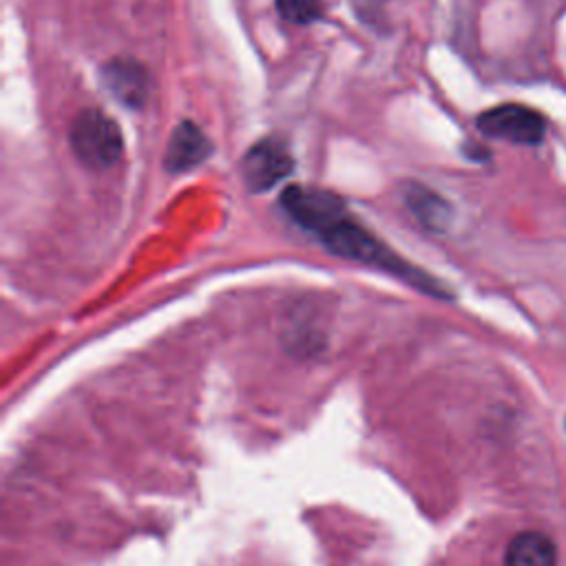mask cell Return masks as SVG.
I'll use <instances>...</instances> for the list:
<instances>
[{
  "label": "cell",
  "instance_id": "cell-2",
  "mask_svg": "<svg viewBox=\"0 0 566 566\" xmlns=\"http://www.w3.org/2000/svg\"><path fill=\"white\" fill-rule=\"evenodd\" d=\"M71 148L75 157L93 170L111 168L119 161L124 139L117 122L99 108H84L71 124Z\"/></svg>",
  "mask_w": 566,
  "mask_h": 566
},
{
  "label": "cell",
  "instance_id": "cell-3",
  "mask_svg": "<svg viewBox=\"0 0 566 566\" xmlns=\"http://www.w3.org/2000/svg\"><path fill=\"white\" fill-rule=\"evenodd\" d=\"M281 206L296 226H301L303 230L316 237L347 214L340 197L323 188L290 186L281 195Z\"/></svg>",
  "mask_w": 566,
  "mask_h": 566
},
{
  "label": "cell",
  "instance_id": "cell-8",
  "mask_svg": "<svg viewBox=\"0 0 566 566\" xmlns=\"http://www.w3.org/2000/svg\"><path fill=\"white\" fill-rule=\"evenodd\" d=\"M504 566H557L555 544L535 531L520 533L506 548Z\"/></svg>",
  "mask_w": 566,
  "mask_h": 566
},
{
  "label": "cell",
  "instance_id": "cell-5",
  "mask_svg": "<svg viewBox=\"0 0 566 566\" xmlns=\"http://www.w3.org/2000/svg\"><path fill=\"white\" fill-rule=\"evenodd\" d=\"M294 168V159L287 146L276 137H263L252 144L241 159L243 184L252 192L268 190L283 181Z\"/></svg>",
  "mask_w": 566,
  "mask_h": 566
},
{
  "label": "cell",
  "instance_id": "cell-9",
  "mask_svg": "<svg viewBox=\"0 0 566 566\" xmlns=\"http://www.w3.org/2000/svg\"><path fill=\"white\" fill-rule=\"evenodd\" d=\"M405 201L420 219V223L429 230H442L451 219V208L447 206V201L424 186H411L405 192Z\"/></svg>",
  "mask_w": 566,
  "mask_h": 566
},
{
  "label": "cell",
  "instance_id": "cell-1",
  "mask_svg": "<svg viewBox=\"0 0 566 566\" xmlns=\"http://www.w3.org/2000/svg\"><path fill=\"white\" fill-rule=\"evenodd\" d=\"M318 239L323 241V245L329 252H334L338 256L380 268L394 276H400L402 281L418 287L420 292L447 296L440 281H436L427 272L407 263L400 254H396L389 245H385L376 234L365 230L360 223H356L349 214H345L336 223H332L323 234H318Z\"/></svg>",
  "mask_w": 566,
  "mask_h": 566
},
{
  "label": "cell",
  "instance_id": "cell-7",
  "mask_svg": "<svg viewBox=\"0 0 566 566\" xmlns=\"http://www.w3.org/2000/svg\"><path fill=\"white\" fill-rule=\"evenodd\" d=\"M102 77H104V86L115 95L117 102L126 104V106H142L146 102L148 95V75L146 69L128 57H119V60H111L104 69H102Z\"/></svg>",
  "mask_w": 566,
  "mask_h": 566
},
{
  "label": "cell",
  "instance_id": "cell-10",
  "mask_svg": "<svg viewBox=\"0 0 566 566\" xmlns=\"http://www.w3.org/2000/svg\"><path fill=\"white\" fill-rule=\"evenodd\" d=\"M276 11L292 24H310L323 11V0H274Z\"/></svg>",
  "mask_w": 566,
  "mask_h": 566
},
{
  "label": "cell",
  "instance_id": "cell-4",
  "mask_svg": "<svg viewBox=\"0 0 566 566\" xmlns=\"http://www.w3.org/2000/svg\"><path fill=\"white\" fill-rule=\"evenodd\" d=\"M482 135L493 139H506L513 144L535 146L542 142L546 119L535 108L524 104H500L478 115L475 119Z\"/></svg>",
  "mask_w": 566,
  "mask_h": 566
},
{
  "label": "cell",
  "instance_id": "cell-6",
  "mask_svg": "<svg viewBox=\"0 0 566 566\" xmlns=\"http://www.w3.org/2000/svg\"><path fill=\"white\" fill-rule=\"evenodd\" d=\"M210 153H212V144L203 135V130L197 124L184 119L170 133V139L164 153V166L170 172H184L203 164L210 157Z\"/></svg>",
  "mask_w": 566,
  "mask_h": 566
}]
</instances>
